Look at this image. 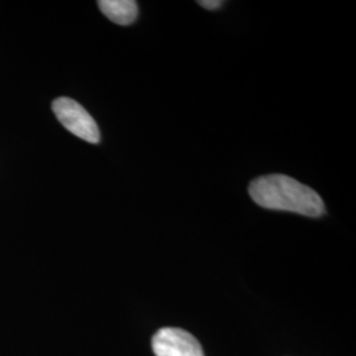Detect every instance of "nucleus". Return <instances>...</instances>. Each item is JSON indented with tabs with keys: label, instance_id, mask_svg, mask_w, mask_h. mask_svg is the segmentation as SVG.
<instances>
[{
	"label": "nucleus",
	"instance_id": "1",
	"mask_svg": "<svg viewBox=\"0 0 356 356\" xmlns=\"http://www.w3.org/2000/svg\"><path fill=\"white\" fill-rule=\"evenodd\" d=\"M254 204L269 209L318 218L325 214V204L318 193L285 175L256 178L250 188Z\"/></svg>",
	"mask_w": 356,
	"mask_h": 356
},
{
	"label": "nucleus",
	"instance_id": "2",
	"mask_svg": "<svg viewBox=\"0 0 356 356\" xmlns=\"http://www.w3.org/2000/svg\"><path fill=\"white\" fill-rule=\"evenodd\" d=\"M51 108L58 122L69 132L91 144L99 143L101 132L95 120L76 101L65 97L57 98L51 104Z\"/></svg>",
	"mask_w": 356,
	"mask_h": 356
},
{
	"label": "nucleus",
	"instance_id": "3",
	"mask_svg": "<svg viewBox=\"0 0 356 356\" xmlns=\"http://www.w3.org/2000/svg\"><path fill=\"white\" fill-rule=\"evenodd\" d=\"M152 348L156 356H204L201 344L191 332L176 327L157 331Z\"/></svg>",
	"mask_w": 356,
	"mask_h": 356
},
{
	"label": "nucleus",
	"instance_id": "4",
	"mask_svg": "<svg viewBox=\"0 0 356 356\" xmlns=\"http://www.w3.org/2000/svg\"><path fill=\"white\" fill-rule=\"evenodd\" d=\"M98 6L107 19L119 26L132 24L139 13L135 0H99Z\"/></svg>",
	"mask_w": 356,
	"mask_h": 356
},
{
	"label": "nucleus",
	"instance_id": "5",
	"mask_svg": "<svg viewBox=\"0 0 356 356\" xmlns=\"http://www.w3.org/2000/svg\"><path fill=\"white\" fill-rule=\"evenodd\" d=\"M198 4L202 6L206 10H218L223 4V1H220V0H201V1H198Z\"/></svg>",
	"mask_w": 356,
	"mask_h": 356
}]
</instances>
